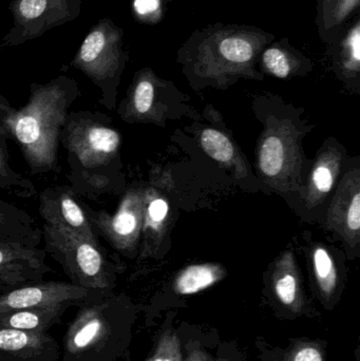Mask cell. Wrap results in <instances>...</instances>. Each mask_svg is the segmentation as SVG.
<instances>
[{
  "mask_svg": "<svg viewBox=\"0 0 360 361\" xmlns=\"http://www.w3.org/2000/svg\"><path fill=\"white\" fill-rule=\"evenodd\" d=\"M40 248L0 242V293L44 281L52 271Z\"/></svg>",
  "mask_w": 360,
  "mask_h": 361,
  "instance_id": "obj_9",
  "label": "cell"
},
{
  "mask_svg": "<svg viewBox=\"0 0 360 361\" xmlns=\"http://www.w3.org/2000/svg\"><path fill=\"white\" fill-rule=\"evenodd\" d=\"M204 152L218 162H230L234 157V146L226 135L215 129H205L201 135Z\"/></svg>",
  "mask_w": 360,
  "mask_h": 361,
  "instance_id": "obj_19",
  "label": "cell"
},
{
  "mask_svg": "<svg viewBox=\"0 0 360 361\" xmlns=\"http://www.w3.org/2000/svg\"><path fill=\"white\" fill-rule=\"evenodd\" d=\"M11 108L12 107H11L8 101L0 95V141H6V137H8V133H6V128H4V118Z\"/></svg>",
  "mask_w": 360,
  "mask_h": 361,
  "instance_id": "obj_30",
  "label": "cell"
},
{
  "mask_svg": "<svg viewBox=\"0 0 360 361\" xmlns=\"http://www.w3.org/2000/svg\"><path fill=\"white\" fill-rule=\"evenodd\" d=\"M146 361H182L181 347L175 334H165L159 341L158 347Z\"/></svg>",
  "mask_w": 360,
  "mask_h": 361,
  "instance_id": "obj_23",
  "label": "cell"
},
{
  "mask_svg": "<svg viewBox=\"0 0 360 361\" xmlns=\"http://www.w3.org/2000/svg\"><path fill=\"white\" fill-rule=\"evenodd\" d=\"M313 182L321 192H329L334 184L333 173L327 166L321 165L313 173Z\"/></svg>",
  "mask_w": 360,
  "mask_h": 361,
  "instance_id": "obj_28",
  "label": "cell"
},
{
  "mask_svg": "<svg viewBox=\"0 0 360 361\" xmlns=\"http://www.w3.org/2000/svg\"><path fill=\"white\" fill-rule=\"evenodd\" d=\"M274 40L275 34L256 25L216 23L192 32L178 57L199 72L236 73L251 69Z\"/></svg>",
  "mask_w": 360,
  "mask_h": 361,
  "instance_id": "obj_2",
  "label": "cell"
},
{
  "mask_svg": "<svg viewBox=\"0 0 360 361\" xmlns=\"http://www.w3.org/2000/svg\"><path fill=\"white\" fill-rule=\"evenodd\" d=\"M118 312L108 294L78 307L63 337L61 361H112L120 341Z\"/></svg>",
  "mask_w": 360,
  "mask_h": 361,
  "instance_id": "obj_3",
  "label": "cell"
},
{
  "mask_svg": "<svg viewBox=\"0 0 360 361\" xmlns=\"http://www.w3.org/2000/svg\"><path fill=\"white\" fill-rule=\"evenodd\" d=\"M4 147H6L4 141H0V178L10 182L17 189L19 195L31 197L35 193V187L29 180L25 179L19 173L13 171L11 165L8 164V154Z\"/></svg>",
  "mask_w": 360,
  "mask_h": 361,
  "instance_id": "obj_22",
  "label": "cell"
},
{
  "mask_svg": "<svg viewBox=\"0 0 360 361\" xmlns=\"http://www.w3.org/2000/svg\"><path fill=\"white\" fill-rule=\"evenodd\" d=\"M315 273L323 294L331 295L336 286L335 267L329 252L323 248H317L314 254Z\"/></svg>",
  "mask_w": 360,
  "mask_h": 361,
  "instance_id": "obj_21",
  "label": "cell"
},
{
  "mask_svg": "<svg viewBox=\"0 0 360 361\" xmlns=\"http://www.w3.org/2000/svg\"><path fill=\"white\" fill-rule=\"evenodd\" d=\"M127 59L124 30L106 17L91 27L70 66L82 71L101 89L104 104L110 108Z\"/></svg>",
  "mask_w": 360,
  "mask_h": 361,
  "instance_id": "obj_5",
  "label": "cell"
},
{
  "mask_svg": "<svg viewBox=\"0 0 360 361\" xmlns=\"http://www.w3.org/2000/svg\"><path fill=\"white\" fill-rule=\"evenodd\" d=\"M82 206L97 235L103 233L118 250H125L135 241L139 227V201L135 193L125 197L114 216Z\"/></svg>",
  "mask_w": 360,
  "mask_h": 361,
  "instance_id": "obj_11",
  "label": "cell"
},
{
  "mask_svg": "<svg viewBox=\"0 0 360 361\" xmlns=\"http://www.w3.org/2000/svg\"><path fill=\"white\" fill-rule=\"evenodd\" d=\"M260 59L266 71L280 80L290 78L306 61V57L287 38L274 40L264 48Z\"/></svg>",
  "mask_w": 360,
  "mask_h": 361,
  "instance_id": "obj_16",
  "label": "cell"
},
{
  "mask_svg": "<svg viewBox=\"0 0 360 361\" xmlns=\"http://www.w3.org/2000/svg\"><path fill=\"white\" fill-rule=\"evenodd\" d=\"M80 95L76 80L66 75L46 84L34 82L27 103L18 110L11 108L4 116V128L18 143L32 173L59 171V137L69 108Z\"/></svg>",
  "mask_w": 360,
  "mask_h": 361,
  "instance_id": "obj_1",
  "label": "cell"
},
{
  "mask_svg": "<svg viewBox=\"0 0 360 361\" xmlns=\"http://www.w3.org/2000/svg\"><path fill=\"white\" fill-rule=\"evenodd\" d=\"M285 148L279 137H268L260 150V169L268 177H276L283 167Z\"/></svg>",
  "mask_w": 360,
  "mask_h": 361,
  "instance_id": "obj_20",
  "label": "cell"
},
{
  "mask_svg": "<svg viewBox=\"0 0 360 361\" xmlns=\"http://www.w3.org/2000/svg\"><path fill=\"white\" fill-rule=\"evenodd\" d=\"M275 292L283 305L294 307L298 297V283L295 276L285 274L278 278L275 283Z\"/></svg>",
  "mask_w": 360,
  "mask_h": 361,
  "instance_id": "obj_25",
  "label": "cell"
},
{
  "mask_svg": "<svg viewBox=\"0 0 360 361\" xmlns=\"http://www.w3.org/2000/svg\"><path fill=\"white\" fill-rule=\"evenodd\" d=\"M222 276L223 273L216 265H192L178 276L175 290L180 295L197 294L217 283Z\"/></svg>",
  "mask_w": 360,
  "mask_h": 361,
  "instance_id": "obj_17",
  "label": "cell"
},
{
  "mask_svg": "<svg viewBox=\"0 0 360 361\" xmlns=\"http://www.w3.org/2000/svg\"><path fill=\"white\" fill-rule=\"evenodd\" d=\"M161 0H132V11L139 23H156L160 20Z\"/></svg>",
  "mask_w": 360,
  "mask_h": 361,
  "instance_id": "obj_24",
  "label": "cell"
},
{
  "mask_svg": "<svg viewBox=\"0 0 360 361\" xmlns=\"http://www.w3.org/2000/svg\"><path fill=\"white\" fill-rule=\"evenodd\" d=\"M42 240L44 252L61 264L70 283L93 292L109 293L113 274L101 244L46 223Z\"/></svg>",
  "mask_w": 360,
  "mask_h": 361,
  "instance_id": "obj_4",
  "label": "cell"
},
{
  "mask_svg": "<svg viewBox=\"0 0 360 361\" xmlns=\"http://www.w3.org/2000/svg\"><path fill=\"white\" fill-rule=\"evenodd\" d=\"M104 295L107 294L85 290L70 282L42 281L0 295V314L58 305L78 307Z\"/></svg>",
  "mask_w": 360,
  "mask_h": 361,
  "instance_id": "obj_8",
  "label": "cell"
},
{
  "mask_svg": "<svg viewBox=\"0 0 360 361\" xmlns=\"http://www.w3.org/2000/svg\"><path fill=\"white\" fill-rule=\"evenodd\" d=\"M120 135L99 118V112L80 111L68 114L59 137L70 154L72 169L97 171L116 156Z\"/></svg>",
  "mask_w": 360,
  "mask_h": 361,
  "instance_id": "obj_6",
  "label": "cell"
},
{
  "mask_svg": "<svg viewBox=\"0 0 360 361\" xmlns=\"http://www.w3.org/2000/svg\"><path fill=\"white\" fill-rule=\"evenodd\" d=\"M347 224L351 231H357L360 228V195L359 192L354 195L350 207L347 214Z\"/></svg>",
  "mask_w": 360,
  "mask_h": 361,
  "instance_id": "obj_29",
  "label": "cell"
},
{
  "mask_svg": "<svg viewBox=\"0 0 360 361\" xmlns=\"http://www.w3.org/2000/svg\"><path fill=\"white\" fill-rule=\"evenodd\" d=\"M42 231L35 220L20 208L0 199V242L38 247Z\"/></svg>",
  "mask_w": 360,
  "mask_h": 361,
  "instance_id": "obj_13",
  "label": "cell"
},
{
  "mask_svg": "<svg viewBox=\"0 0 360 361\" xmlns=\"http://www.w3.org/2000/svg\"><path fill=\"white\" fill-rule=\"evenodd\" d=\"M287 361H325L318 348L312 345H302L296 348Z\"/></svg>",
  "mask_w": 360,
  "mask_h": 361,
  "instance_id": "obj_27",
  "label": "cell"
},
{
  "mask_svg": "<svg viewBox=\"0 0 360 361\" xmlns=\"http://www.w3.org/2000/svg\"><path fill=\"white\" fill-rule=\"evenodd\" d=\"M360 0H317V34L323 44L335 42L359 13Z\"/></svg>",
  "mask_w": 360,
  "mask_h": 361,
  "instance_id": "obj_14",
  "label": "cell"
},
{
  "mask_svg": "<svg viewBox=\"0 0 360 361\" xmlns=\"http://www.w3.org/2000/svg\"><path fill=\"white\" fill-rule=\"evenodd\" d=\"M169 206L165 200L154 199L150 202L147 208V224L151 228L156 229L165 220L168 214Z\"/></svg>",
  "mask_w": 360,
  "mask_h": 361,
  "instance_id": "obj_26",
  "label": "cell"
},
{
  "mask_svg": "<svg viewBox=\"0 0 360 361\" xmlns=\"http://www.w3.org/2000/svg\"><path fill=\"white\" fill-rule=\"evenodd\" d=\"M0 188L4 189V190H10V191H14L15 193H17V195H19L18 191H17V189L15 188L14 186H13L12 184H11L10 182H8V180L2 179V178H0Z\"/></svg>",
  "mask_w": 360,
  "mask_h": 361,
  "instance_id": "obj_31",
  "label": "cell"
},
{
  "mask_svg": "<svg viewBox=\"0 0 360 361\" xmlns=\"http://www.w3.org/2000/svg\"><path fill=\"white\" fill-rule=\"evenodd\" d=\"M61 354L48 333L0 329V361H58Z\"/></svg>",
  "mask_w": 360,
  "mask_h": 361,
  "instance_id": "obj_12",
  "label": "cell"
},
{
  "mask_svg": "<svg viewBox=\"0 0 360 361\" xmlns=\"http://www.w3.org/2000/svg\"><path fill=\"white\" fill-rule=\"evenodd\" d=\"M69 307H36L0 314V329L25 331V332L46 333L55 324L61 322Z\"/></svg>",
  "mask_w": 360,
  "mask_h": 361,
  "instance_id": "obj_15",
  "label": "cell"
},
{
  "mask_svg": "<svg viewBox=\"0 0 360 361\" xmlns=\"http://www.w3.org/2000/svg\"><path fill=\"white\" fill-rule=\"evenodd\" d=\"M39 212L44 223L80 235L99 244V235L87 216L82 206L74 197L71 187L46 188L40 195Z\"/></svg>",
  "mask_w": 360,
  "mask_h": 361,
  "instance_id": "obj_10",
  "label": "cell"
},
{
  "mask_svg": "<svg viewBox=\"0 0 360 361\" xmlns=\"http://www.w3.org/2000/svg\"><path fill=\"white\" fill-rule=\"evenodd\" d=\"M156 97V85L149 70L139 72L131 91V107L139 114L150 111Z\"/></svg>",
  "mask_w": 360,
  "mask_h": 361,
  "instance_id": "obj_18",
  "label": "cell"
},
{
  "mask_svg": "<svg viewBox=\"0 0 360 361\" xmlns=\"http://www.w3.org/2000/svg\"><path fill=\"white\" fill-rule=\"evenodd\" d=\"M80 10V0H12L8 11L14 25L2 38L0 51L35 39L53 27L74 20Z\"/></svg>",
  "mask_w": 360,
  "mask_h": 361,
  "instance_id": "obj_7",
  "label": "cell"
}]
</instances>
